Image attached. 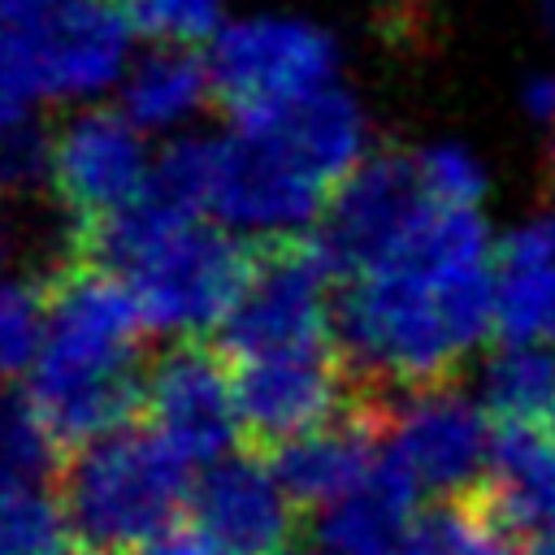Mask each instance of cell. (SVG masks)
I'll return each instance as SVG.
<instances>
[{
  "instance_id": "27",
  "label": "cell",
  "mask_w": 555,
  "mask_h": 555,
  "mask_svg": "<svg viewBox=\"0 0 555 555\" xmlns=\"http://www.w3.org/2000/svg\"><path fill=\"white\" fill-rule=\"evenodd\" d=\"M143 555H230V551H225L208 529H199V525L186 516V520H178L173 529H165L156 542H147Z\"/></svg>"
},
{
  "instance_id": "8",
  "label": "cell",
  "mask_w": 555,
  "mask_h": 555,
  "mask_svg": "<svg viewBox=\"0 0 555 555\" xmlns=\"http://www.w3.org/2000/svg\"><path fill=\"white\" fill-rule=\"evenodd\" d=\"M204 56L230 121L291 108L334 87L338 69V43L330 30L286 13H251L225 22Z\"/></svg>"
},
{
  "instance_id": "19",
  "label": "cell",
  "mask_w": 555,
  "mask_h": 555,
  "mask_svg": "<svg viewBox=\"0 0 555 555\" xmlns=\"http://www.w3.org/2000/svg\"><path fill=\"white\" fill-rule=\"evenodd\" d=\"M481 408L494 425H529L555 438V347L512 343L481 373Z\"/></svg>"
},
{
  "instance_id": "5",
  "label": "cell",
  "mask_w": 555,
  "mask_h": 555,
  "mask_svg": "<svg viewBox=\"0 0 555 555\" xmlns=\"http://www.w3.org/2000/svg\"><path fill=\"white\" fill-rule=\"evenodd\" d=\"M191 468V460L139 421L69 451L52 486L82 555H130L186 520Z\"/></svg>"
},
{
  "instance_id": "12",
  "label": "cell",
  "mask_w": 555,
  "mask_h": 555,
  "mask_svg": "<svg viewBox=\"0 0 555 555\" xmlns=\"http://www.w3.org/2000/svg\"><path fill=\"white\" fill-rule=\"evenodd\" d=\"M490 425L455 382L386 395L382 403V447L412 473L434 499L468 494L490 468Z\"/></svg>"
},
{
  "instance_id": "11",
  "label": "cell",
  "mask_w": 555,
  "mask_h": 555,
  "mask_svg": "<svg viewBox=\"0 0 555 555\" xmlns=\"http://www.w3.org/2000/svg\"><path fill=\"white\" fill-rule=\"evenodd\" d=\"M143 425L156 429L191 464L208 468L234 455L243 425H238L234 369L225 351L217 343L191 338V343H169L156 360H147Z\"/></svg>"
},
{
  "instance_id": "29",
  "label": "cell",
  "mask_w": 555,
  "mask_h": 555,
  "mask_svg": "<svg viewBox=\"0 0 555 555\" xmlns=\"http://www.w3.org/2000/svg\"><path fill=\"white\" fill-rule=\"evenodd\" d=\"M525 104H529V113L538 117V121H555V78H529V87H525Z\"/></svg>"
},
{
  "instance_id": "18",
  "label": "cell",
  "mask_w": 555,
  "mask_h": 555,
  "mask_svg": "<svg viewBox=\"0 0 555 555\" xmlns=\"http://www.w3.org/2000/svg\"><path fill=\"white\" fill-rule=\"evenodd\" d=\"M416 499L421 486L382 447L373 473L317 516V546L330 555H399L416 520Z\"/></svg>"
},
{
  "instance_id": "4",
  "label": "cell",
  "mask_w": 555,
  "mask_h": 555,
  "mask_svg": "<svg viewBox=\"0 0 555 555\" xmlns=\"http://www.w3.org/2000/svg\"><path fill=\"white\" fill-rule=\"evenodd\" d=\"M69 247L74 260L121 278L139 299L147 330L173 343L221 334L260 256V243H247L208 217L178 212L156 195H143L104 221L74 225Z\"/></svg>"
},
{
  "instance_id": "30",
  "label": "cell",
  "mask_w": 555,
  "mask_h": 555,
  "mask_svg": "<svg viewBox=\"0 0 555 555\" xmlns=\"http://www.w3.org/2000/svg\"><path fill=\"white\" fill-rule=\"evenodd\" d=\"M278 555H330L325 546H286V551H278Z\"/></svg>"
},
{
  "instance_id": "10",
  "label": "cell",
  "mask_w": 555,
  "mask_h": 555,
  "mask_svg": "<svg viewBox=\"0 0 555 555\" xmlns=\"http://www.w3.org/2000/svg\"><path fill=\"white\" fill-rule=\"evenodd\" d=\"M438 199L421 178L416 152H373L334 195L321 225L312 230L338 282L382 264L429 212Z\"/></svg>"
},
{
  "instance_id": "24",
  "label": "cell",
  "mask_w": 555,
  "mask_h": 555,
  "mask_svg": "<svg viewBox=\"0 0 555 555\" xmlns=\"http://www.w3.org/2000/svg\"><path fill=\"white\" fill-rule=\"evenodd\" d=\"M143 43L199 48L225 26V0H121Z\"/></svg>"
},
{
  "instance_id": "2",
  "label": "cell",
  "mask_w": 555,
  "mask_h": 555,
  "mask_svg": "<svg viewBox=\"0 0 555 555\" xmlns=\"http://www.w3.org/2000/svg\"><path fill=\"white\" fill-rule=\"evenodd\" d=\"M369 156L364 113L334 82L291 108L208 134L204 217L260 247L304 238Z\"/></svg>"
},
{
  "instance_id": "31",
  "label": "cell",
  "mask_w": 555,
  "mask_h": 555,
  "mask_svg": "<svg viewBox=\"0 0 555 555\" xmlns=\"http://www.w3.org/2000/svg\"><path fill=\"white\" fill-rule=\"evenodd\" d=\"M4 251H9V225H4V217H0V260H4Z\"/></svg>"
},
{
  "instance_id": "22",
  "label": "cell",
  "mask_w": 555,
  "mask_h": 555,
  "mask_svg": "<svg viewBox=\"0 0 555 555\" xmlns=\"http://www.w3.org/2000/svg\"><path fill=\"white\" fill-rule=\"evenodd\" d=\"M0 555H78L65 507L48 486L0 494Z\"/></svg>"
},
{
  "instance_id": "1",
  "label": "cell",
  "mask_w": 555,
  "mask_h": 555,
  "mask_svg": "<svg viewBox=\"0 0 555 555\" xmlns=\"http://www.w3.org/2000/svg\"><path fill=\"white\" fill-rule=\"evenodd\" d=\"M334 334L364 395L451 382L494 334V251L477 208L438 204L382 264L338 282Z\"/></svg>"
},
{
  "instance_id": "28",
  "label": "cell",
  "mask_w": 555,
  "mask_h": 555,
  "mask_svg": "<svg viewBox=\"0 0 555 555\" xmlns=\"http://www.w3.org/2000/svg\"><path fill=\"white\" fill-rule=\"evenodd\" d=\"M30 117H35V95L22 82V74L13 69V61L0 52V134L30 121Z\"/></svg>"
},
{
  "instance_id": "15",
  "label": "cell",
  "mask_w": 555,
  "mask_h": 555,
  "mask_svg": "<svg viewBox=\"0 0 555 555\" xmlns=\"http://www.w3.org/2000/svg\"><path fill=\"white\" fill-rule=\"evenodd\" d=\"M382 403L386 399L364 395L347 416L269 451V464L299 512L321 516L373 473L382 455Z\"/></svg>"
},
{
  "instance_id": "20",
  "label": "cell",
  "mask_w": 555,
  "mask_h": 555,
  "mask_svg": "<svg viewBox=\"0 0 555 555\" xmlns=\"http://www.w3.org/2000/svg\"><path fill=\"white\" fill-rule=\"evenodd\" d=\"M399 555H525V546L494 520L481 486L468 494L434 499L416 512Z\"/></svg>"
},
{
  "instance_id": "9",
  "label": "cell",
  "mask_w": 555,
  "mask_h": 555,
  "mask_svg": "<svg viewBox=\"0 0 555 555\" xmlns=\"http://www.w3.org/2000/svg\"><path fill=\"white\" fill-rule=\"evenodd\" d=\"M152 173L156 152L121 108L87 104L52 130L48 186L78 225L104 221L139 204L152 186Z\"/></svg>"
},
{
  "instance_id": "21",
  "label": "cell",
  "mask_w": 555,
  "mask_h": 555,
  "mask_svg": "<svg viewBox=\"0 0 555 555\" xmlns=\"http://www.w3.org/2000/svg\"><path fill=\"white\" fill-rule=\"evenodd\" d=\"M61 460L65 451L56 447L52 429L30 408V399L22 390L0 395V494L56 481Z\"/></svg>"
},
{
  "instance_id": "26",
  "label": "cell",
  "mask_w": 555,
  "mask_h": 555,
  "mask_svg": "<svg viewBox=\"0 0 555 555\" xmlns=\"http://www.w3.org/2000/svg\"><path fill=\"white\" fill-rule=\"evenodd\" d=\"M421 160V178L429 186V195L438 204H451V208H477L481 191H486V178L477 169V160L455 147V143H434L425 152H416Z\"/></svg>"
},
{
  "instance_id": "25",
  "label": "cell",
  "mask_w": 555,
  "mask_h": 555,
  "mask_svg": "<svg viewBox=\"0 0 555 555\" xmlns=\"http://www.w3.org/2000/svg\"><path fill=\"white\" fill-rule=\"evenodd\" d=\"M52 165V130H43L35 117L0 134V195H22L48 182Z\"/></svg>"
},
{
  "instance_id": "16",
  "label": "cell",
  "mask_w": 555,
  "mask_h": 555,
  "mask_svg": "<svg viewBox=\"0 0 555 555\" xmlns=\"http://www.w3.org/2000/svg\"><path fill=\"white\" fill-rule=\"evenodd\" d=\"M481 499L525 551L555 538V438L529 425H494Z\"/></svg>"
},
{
  "instance_id": "7",
  "label": "cell",
  "mask_w": 555,
  "mask_h": 555,
  "mask_svg": "<svg viewBox=\"0 0 555 555\" xmlns=\"http://www.w3.org/2000/svg\"><path fill=\"white\" fill-rule=\"evenodd\" d=\"M334 304H338V273L330 269L312 234L264 243L238 308L217 334V347L225 351L230 364L334 356L338 351Z\"/></svg>"
},
{
  "instance_id": "6",
  "label": "cell",
  "mask_w": 555,
  "mask_h": 555,
  "mask_svg": "<svg viewBox=\"0 0 555 555\" xmlns=\"http://www.w3.org/2000/svg\"><path fill=\"white\" fill-rule=\"evenodd\" d=\"M134 39L121 0H0V52L35 104H95L117 91Z\"/></svg>"
},
{
  "instance_id": "17",
  "label": "cell",
  "mask_w": 555,
  "mask_h": 555,
  "mask_svg": "<svg viewBox=\"0 0 555 555\" xmlns=\"http://www.w3.org/2000/svg\"><path fill=\"white\" fill-rule=\"evenodd\" d=\"M217 100L208 56L199 48H173V43H147L134 52L121 87L117 108L152 139V134H191L199 113Z\"/></svg>"
},
{
  "instance_id": "23",
  "label": "cell",
  "mask_w": 555,
  "mask_h": 555,
  "mask_svg": "<svg viewBox=\"0 0 555 555\" xmlns=\"http://www.w3.org/2000/svg\"><path fill=\"white\" fill-rule=\"evenodd\" d=\"M52 286L0 269V377H26L43 351Z\"/></svg>"
},
{
  "instance_id": "14",
  "label": "cell",
  "mask_w": 555,
  "mask_h": 555,
  "mask_svg": "<svg viewBox=\"0 0 555 555\" xmlns=\"http://www.w3.org/2000/svg\"><path fill=\"white\" fill-rule=\"evenodd\" d=\"M191 520L208 529L230 555H278L295 538L299 507L286 499L264 455L234 451L195 477Z\"/></svg>"
},
{
  "instance_id": "3",
  "label": "cell",
  "mask_w": 555,
  "mask_h": 555,
  "mask_svg": "<svg viewBox=\"0 0 555 555\" xmlns=\"http://www.w3.org/2000/svg\"><path fill=\"white\" fill-rule=\"evenodd\" d=\"M48 286V334L22 395L69 455L143 421V338L152 330L130 286L95 264L69 260Z\"/></svg>"
},
{
  "instance_id": "33",
  "label": "cell",
  "mask_w": 555,
  "mask_h": 555,
  "mask_svg": "<svg viewBox=\"0 0 555 555\" xmlns=\"http://www.w3.org/2000/svg\"><path fill=\"white\" fill-rule=\"evenodd\" d=\"M551 169H555V121H551Z\"/></svg>"
},
{
  "instance_id": "13",
  "label": "cell",
  "mask_w": 555,
  "mask_h": 555,
  "mask_svg": "<svg viewBox=\"0 0 555 555\" xmlns=\"http://www.w3.org/2000/svg\"><path fill=\"white\" fill-rule=\"evenodd\" d=\"M238 390V425L251 451H278L338 416H347L364 390L351 382L343 356H299L230 364Z\"/></svg>"
},
{
  "instance_id": "32",
  "label": "cell",
  "mask_w": 555,
  "mask_h": 555,
  "mask_svg": "<svg viewBox=\"0 0 555 555\" xmlns=\"http://www.w3.org/2000/svg\"><path fill=\"white\" fill-rule=\"evenodd\" d=\"M546 26L555 30V0H546Z\"/></svg>"
}]
</instances>
